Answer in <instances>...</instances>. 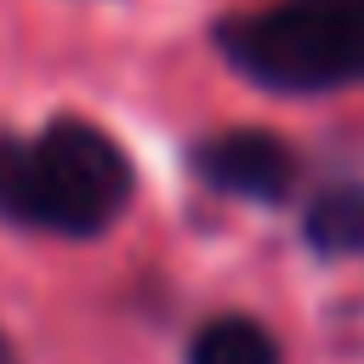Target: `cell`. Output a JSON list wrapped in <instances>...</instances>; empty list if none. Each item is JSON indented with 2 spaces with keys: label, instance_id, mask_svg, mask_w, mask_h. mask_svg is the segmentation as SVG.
Returning <instances> with one entry per match:
<instances>
[{
  "label": "cell",
  "instance_id": "6da1fadb",
  "mask_svg": "<svg viewBox=\"0 0 364 364\" xmlns=\"http://www.w3.org/2000/svg\"><path fill=\"white\" fill-rule=\"evenodd\" d=\"M131 199V159L85 119L0 136V216L40 233H102Z\"/></svg>",
  "mask_w": 364,
  "mask_h": 364
},
{
  "label": "cell",
  "instance_id": "5b68a950",
  "mask_svg": "<svg viewBox=\"0 0 364 364\" xmlns=\"http://www.w3.org/2000/svg\"><path fill=\"white\" fill-rule=\"evenodd\" d=\"M188 364H279V347H273V336H267L256 318L228 313V318H210V324L193 336Z\"/></svg>",
  "mask_w": 364,
  "mask_h": 364
},
{
  "label": "cell",
  "instance_id": "8992f818",
  "mask_svg": "<svg viewBox=\"0 0 364 364\" xmlns=\"http://www.w3.org/2000/svg\"><path fill=\"white\" fill-rule=\"evenodd\" d=\"M0 364H17V353H11V341L0 336Z\"/></svg>",
  "mask_w": 364,
  "mask_h": 364
},
{
  "label": "cell",
  "instance_id": "277c9868",
  "mask_svg": "<svg viewBox=\"0 0 364 364\" xmlns=\"http://www.w3.org/2000/svg\"><path fill=\"white\" fill-rule=\"evenodd\" d=\"M307 239L324 256H358L364 250V182L324 188L307 210Z\"/></svg>",
  "mask_w": 364,
  "mask_h": 364
},
{
  "label": "cell",
  "instance_id": "7a4b0ae2",
  "mask_svg": "<svg viewBox=\"0 0 364 364\" xmlns=\"http://www.w3.org/2000/svg\"><path fill=\"white\" fill-rule=\"evenodd\" d=\"M216 46L267 91L364 85V0H284L245 11L216 28Z\"/></svg>",
  "mask_w": 364,
  "mask_h": 364
},
{
  "label": "cell",
  "instance_id": "3957f363",
  "mask_svg": "<svg viewBox=\"0 0 364 364\" xmlns=\"http://www.w3.org/2000/svg\"><path fill=\"white\" fill-rule=\"evenodd\" d=\"M193 171L239 199H284L296 182V154L273 131H222L193 148Z\"/></svg>",
  "mask_w": 364,
  "mask_h": 364
}]
</instances>
